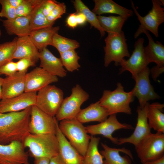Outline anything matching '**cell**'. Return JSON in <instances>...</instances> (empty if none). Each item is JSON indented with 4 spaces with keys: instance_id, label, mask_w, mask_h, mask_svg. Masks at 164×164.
Returning <instances> with one entry per match:
<instances>
[{
    "instance_id": "5b68a950",
    "label": "cell",
    "mask_w": 164,
    "mask_h": 164,
    "mask_svg": "<svg viewBox=\"0 0 164 164\" xmlns=\"http://www.w3.org/2000/svg\"><path fill=\"white\" fill-rule=\"evenodd\" d=\"M131 7L137 17L140 25L134 35L137 38L144 31H150L156 38L159 37V26L164 22V5L160 0H152V6L151 10L145 16H141L137 11L132 1H131Z\"/></svg>"
},
{
    "instance_id": "f6af8a7d",
    "label": "cell",
    "mask_w": 164,
    "mask_h": 164,
    "mask_svg": "<svg viewBox=\"0 0 164 164\" xmlns=\"http://www.w3.org/2000/svg\"><path fill=\"white\" fill-rule=\"evenodd\" d=\"M49 164H65V163L59 154L57 155L50 159Z\"/></svg>"
},
{
    "instance_id": "e575fe53",
    "label": "cell",
    "mask_w": 164,
    "mask_h": 164,
    "mask_svg": "<svg viewBox=\"0 0 164 164\" xmlns=\"http://www.w3.org/2000/svg\"><path fill=\"white\" fill-rule=\"evenodd\" d=\"M18 37L0 44V67L13 60Z\"/></svg>"
},
{
    "instance_id": "52a82bcc",
    "label": "cell",
    "mask_w": 164,
    "mask_h": 164,
    "mask_svg": "<svg viewBox=\"0 0 164 164\" xmlns=\"http://www.w3.org/2000/svg\"><path fill=\"white\" fill-rule=\"evenodd\" d=\"M135 148L142 164L161 158L164 156V133H151Z\"/></svg>"
},
{
    "instance_id": "d6986e66",
    "label": "cell",
    "mask_w": 164,
    "mask_h": 164,
    "mask_svg": "<svg viewBox=\"0 0 164 164\" xmlns=\"http://www.w3.org/2000/svg\"><path fill=\"white\" fill-rule=\"evenodd\" d=\"M39 67L50 74L60 77L66 76L67 71L60 58L55 56L47 48L39 51Z\"/></svg>"
},
{
    "instance_id": "681fc988",
    "label": "cell",
    "mask_w": 164,
    "mask_h": 164,
    "mask_svg": "<svg viewBox=\"0 0 164 164\" xmlns=\"http://www.w3.org/2000/svg\"><path fill=\"white\" fill-rule=\"evenodd\" d=\"M3 78L0 77V100L2 98V86Z\"/></svg>"
},
{
    "instance_id": "5bb4252c",
    "label": "cell",
    "mask_w": 164,
    "mask_h": 164,
    "mask_svg": "<svg viewBox=\"0 0 164 164\" xmlns=\"http://www.w3.org/2000/svg\"><path fill=\"white\" fill-rule=\"evenodd\" d=\"M148 102L143 107H138L136 111L138 114L137 122L133 133L129 137L118 138V145L130 143L136 147L144 138L150 134L151 129L148 123L147 113Z\"/></svg>"
},
{
    "instance_id": "ffe728a7",
    "label": "cell",
    "mask_w": 164,
    "mask_h": 164,
    "mask_svg": "<svg viewBox=\"0 0 164 164\" xmlns=\"http://www.w3.org/2000/svg\"><path fill=\"white\" fill-rule=\"evenodd\" d=\"M57 125L56 135L59 145V154L65 164H82L84 156L67 140Z\"/></svg>"
},
{
    "instance_id": "7dc6e473",
    "label": "cell",
    "mask_w": 164,
    "mask_h": 164,
    "mask_svg": "<svg viewBox=\"0 0 164 164\" xmlns=\"http://www.w3.org/2000/svg\"><path fill=\"white\" fill-rule=\"evenodd\" d=\"M8 3L13 7L16 9L23 1V0H7Z\"/></svg>"
},
{
    "instance_id": "484cf974",
    "label": "cell",
    "mask_w": 164,
    "mask_h": 164,
    "mask_svg": "<svg viewBox=\"0 0 164 164\" xmlns=\"http://www.w3.org/2000/svg\"><path fill=\"white\" fill-rule=\"evenodd\" d=\"M39 54L38 50L32 42L29 36L18 37L13 59L19 60L27 58L36 62L39 60Z\"/></svg>"
},
{
    "instance_id": "8d00e7d4",
    "label": "cell",
    "mask_w": 164,
    "mask_h": 164,
    "mask_svg": "<svg viewBox=\"0 0 164 164\" xmlns=\"http://www.w3.org/2000/svg\"><path fill=\"white\" fill-rule=\"evenodd\" d=\"M2 9L0 11V17L11 19L16 17V9L12 6L7 0H0Z\"/></svg>"
},
{
    "instance_id": "83f0119b",
    "label": "cell",
    "mask_w": 164,
    "mask_h": 164,
    "mask_svg": "<svg viewBox=\"0 0 164 164\" xmlns=\"http://www.w3.org/2000/svg\"><path fill=\"white\" fill-rule=\"evenodd\" d=\"M163 104L155 102L148 105L147 117L150 128L157 132L164 133Z\"/></svg>"
},
{
    "instance_id": "3957f363",
    "label": "cell",
    "mask_w": 164,
    "mask_h": 164,
    "mask_svg": "<svg viewBox=\"0 0 164 164\" xmlns=\"http://www.w3.org/2000/svg\"><path fill=\"white\" fill-rule=\"evenodd\" d=\"M114 91L105 90L99 101L100 105L107 110L109 115L122 113L130 114L132 110L130 104L134 101V96L131 91H125L124 87L120 83L117 84Z\"/></svg>"
},
{
    "instance_id": "603a6c76",
    "label": "cell",
    "mask_w": 164,
    "mask_h": 164,
    "mask_svg": "<svg viewBox=\"0 0 164 164\" xmlns=\"http://www.w3.org/2000/svg\"><path fill=\"white\" fill-rule=\"evenodd\" d=\"M30 18V16L16 17L11 19L0 20L8 34L21 37L29 36L31 32Z\"/></svg>"
},
{
    "instance_id": "f1b7e54d",
    "label": "cell",
    "mask_w": 164,
    "mask_h": 164,
    "mask_svg": "<svg viewBox=\"0 0 164 164\" xmlns=\"http://www.w3.org/2000/svg\"><path fill=\"white\" fill-rule=\"evenodd\" d=\"M97 18L102 28L108 33L122 31V26L128 18L120 15L105 16L99 15L97 16Z\"/></svg>"
},
{
    "instance_id": "7402d4cb",
    "label": "cell",
    "mask_w": 164,
    "mask_h": 164,
    "mask_svg": "<svg viewBox=\"0 0 164 164\" xmlns=\"http://www.w3.org/2000/svg\"><path fill=\"white\" fill-rule=\"evenodd\" d=\"M108 116L106 109L100 105L98 101L81 109L75 119L82 123L91 121L101 122L106 120Z\"/></svg>"
},
{
    "instance_id": "277c9868",
    "label": "cell",
    "mask_w": 164,
    "mask_h": 164,
    "mask_svg": "<svg viewBox=\"0 0 164 164\" xmlns=\"http://www.w3.org/2000/svg\"><path fill=\"white\" fill-rule=\"evenodd\" d=\"M59 127L71 145L82 156L85 155L90 141L85 126L76 119L60 121Z\"/></svg>"
},
{
    "instance_id": "44dd1931",
    "label": "cell",
    "mask_w": 164,
    "mask_h": 164,
    "mask_svg": "<svg viewBox=\"0 0 164 164\" xmlns=\"http://www.w3.org/2000/svg\"><path fill=\"white\" fill-rule=\"evenodd\" d=\"M103 149L100 152L103 158V164H131L133 157L131 151L125 147L111 148L101 143Z\"/></svg>"
},
{
    "instance_id": "d6a6232c",
    "label": "cell",
    "mask_w": 164,
    "mask_h": 164,
    "mask_svg": "<svg viewBox=\"0 0 164 164\" xmlns=\"http://www.w3.org/2000/svg\"><path fill=\"white\" fill-rule=\"evenodd\" d=\"M52 46L56 48L60 53L69 50H75L80 46V44L75 40L64 37L57 33L53 36Z\"/></svg>"
},
{
    "instance_id": "60d3db41",
    "label": "cell",
    "mask_w": 164,
    "mask_h": 164,
    "mask_svg": "<svg viewBox=\"0 0 164 164\" xmlns=\"http://www.w3.org/2000/svg\"><path fill=\"white\" fill-rule=\"evenodd\" d=\"M58 2L54 0H45L42 6V12L46 17L50 14Z\"/></svg>"
},
{
    "instance_id": "d590c367",
    "label": "cell",
    "mask_w": 164,
    "mask_h": 164,
    "mask_svg": "<svg viewBox=\"0 0 164 164\" xmlns=\"http://www.w3.org/2000/svg\"><path fill=\"white\" fill-rule=\"evenodd\" d=\"M44 0H23L16 9V17L30 16L36 9Z\"/></svg>"
},
{
    "instance_id": "f35d334b",
    "label": "cell",
    "mask_w": 164,
    "mask_h": 164,
    "mask_svg": "<svg viewBox=\"0 0 164 164\" xmlns=\"http://www.w3.org/2000/svg\"><path fill=\"white\" fill-rule=\"evenodd\" d=\"M36 63L35 62L29 58L19 59L16 62L17 71L20 73H26L28 69L30 67L34 66Z\"/></svg>"
},
{
    "instance_id": "4dcf8cb0",
    "label": "cell",
    "mask_w": 164,
    "mask_h": 164,
    "mask_svg": "<svg viewBox=\"0 0 164 164\" xmlns=\"http://www.w3.org/2000/svg\"><path fill=\"white\" fill-rule=\"evenodd\" d=\"M76 13H83L87 21L89 22L91 27H94L99 32L101 37L104 36L105 32L101 26L97 16L80 0H75L72 2Z\"/></svg>"
},
{
    "instance_id": "f546056e",
    "label": "cell",
    "mask_w": 164,
    "mask_h": 164,
    "mask_svg": "<svg viewBox=\"0 0 164 164\" xmlns=\"http://www.w3.org/2000/svg\"><path fill=\"white\" fill-rule=\"evenodd\" d=\"M100 138L91 135L82 164H103V157L98 149Z\"/></svg>"
},
{
    "instance_id": "7a4b0ae2",
    "label": "cell",
    "mask_w": 164,
    "mask_h": 164,
    "mask_svg": "<svg viewBox=\"0 0 164 164\" xmlns=\"http://www.w3.org/2000/svg\"><path fill=\"white\" fill-rule=\"evenodd\" d=\"M31 155L35 158L49 159L59 154V145L56 135L51 134L34 135L29 133L23 142Z\"/></svg>"
},
{
    "instance_id": "ee69618b",
    "label": "cell",
    "mask_w": 164,
    "mask_h": 164,
    "mask_svg": "<svg viewBox=\"0 0 164 164\" xmlns=\"http://www.w3.org/2000/svg\"><path fill=\"white\" fill-rule=\"evenodd\" d=\"M76 13V17L78 25H83L87 21L86 18L84 15L81 13Z\"/></svg>"
},
{
    "instance_id": "9a60e30c",
    "label": "cell",
    "mask_w": 164,
    "mask_h": 164,
    "mask_svg": "<svg viewBox=\"0 0 164 164\" xmlns=\"http://www.w3.org/2000/svg\"><path fill=\"white\" fill-rule=\"evenodd\" d=\"M0 164H30L23 143L14 141L7 145L0 144Z\"/></svg>"
},
{
    "instance_id": "1f68e13d",
    "label": "cell",
    "mask_w": 164,
    "mask_h": 164,
    "mask_svg": "<svg viewBox=\"0 0 164 164\" xmlns=\"http://www.w3.org/2000/svg\"><path fill=\"white\" fill-rule=\"evenodd\" d=\"M39 5L30 16L29 28L31 31L53 26L54 24L49 22L42 12V5L45 2Z\"/></svg>"
},
{
    "instance_id": "8992f818",
    "label": "cell",
    "mask_w": 164,
    "mask_h": 164,
    "mask_svg": "<svg viewBox=\"0 0 164 164\" xmlns=\"http://www.w3.org/2000/svg\"><path fill=\"white\" fill-rule=\"evenodd\" d=\"M126 40L123 31L119 33H108L104 39L105 46L104 47L105 67L112 61L114 62L115 65L118 66L125 57H130Z\"/></svg>"
},
{
    "instance_id": "cb8c5ba5",
    "label": "cell",
    "mask_w": 164,
    "mask_h": 164,
    "mask_svg": "<svg viewBox=\"0 0 164 164\" xmlns=\"http://www.w3.org/2000/svg\"><path fill=\"white\" fill-rule=\"evenodd\" d=\"M94 2L95 5L92 12L96 15L112 13L128 18L133 14L132 10L120 5L112 0H94Z\"/></svg>"
},
{
    "instance_id": "d4e9b609",
    "label": "cell",
    "mask_w": 164,
    "mask_h": 164,
    "mask_svg": "<svg viewBox=\"0 0 164 164\" xmlns=\"http://www.w3.org/2000/svg\"><path fill=\"white\" fill-rule=\"evenodd\" d=\"M143 33L147 36L149 40L147 46L144 47V52L148 63H155L156 66L164 67V46L157 41L154 42L148 31H144Z\"/></svg>"
},
{
    "instance_id": "ba28073f",
    "label": "cell",
    "mask_w": 164,
    "mask_h": 164,
    "mask_svg": "<svg viewBox=\"0 0 164 164\" xmlns=\"http://www.w3.org/2000/svg\"><path fill=\"white\" fill-rule=\"evenodd\" d=\"M88 94L79 84L71 90L69 97L63 99L55 117L58 121L75 119L82 104L89 98Z\"/></svg>"
},
{
    "instance_id": "b9f144b4",
    "label": "cell",
    "mask_w": 164,
    "mask_h": 164,
    "mask_svg": "<svg viewBox=\"0 0 164 164\" xmlns=\"http://www.w3.org/2000/svg\"><path fill=\"white\" fill-rule=\"evenodd\" d=\"M66 24L68 26L72 29L75 28L78 25L76 12L72 13L69 15L67 19Z\"/></svg>"
},
{
    "instance_id": "8fae6325",
    "label": "cell",
    "mask_w": 164,
    "mask_h": 164,
    "mask_svg": "<svg viewBox=\"0 0 164 164\" xmlns=\"http://www.w3.org/2000/svg\"><path fill=\"white\" fill-rule=\"evenodd\" d=\"M144 43L143 38H139L135 42L134 49L131 56L127 60L124 59L119 64L121 66L120 74L125 71H129L133 78L147 67L149 63L144 52Z\"/></svg>"
},
{
    "instance_id": "4316f807",
    "label": "cell",
    "mask_w": 164,
    "mask_h": 164,
    "mask_svg": "<svg viewBox=\"0 0 164 164\" xmlns=\"http://www.w3.org/2000/svg\"><path fill=\"white\" fill-rule=\"evenodd\" d=\"M59 29V26H50L32 31L29 36L36 47L40 51L48 45L52 46L53 36L58 33Z\"/></svg>"
},
{
    "instance_id": "c3c4849f",
    "label": "cell",
    "mask_w": 164,
    "mask_h": 164,
    "mask_svg": "<svg viewBox=\"0 0 164 164\" xmlns=\"http://www.w3.org/2000/svg\"><path fill=\"white\" fill-rule=\"evenodd\" d=\"M142 164H164V156L156 160L146 162Z\"/></svg>"
},
{
    "instance_id": "74e56055",
    "label": "cell",
    "mask_w": 164,
    "mask_h": 164,
    "mask_svg": "<svg viewBox=\"0 0 164 164\" xmlns=\"http://www.w3.org/2000/svg\"><path fill=\"white\" fill-rule=\"evenodd\" d=\"M66 12V6L64 3L58 2L46 19L50 23L54 24L55 21L61 17Z\"/></svg>"
},
{
    "instance_id": "4fadbf2b",
    "label": "cell",
    "mask_w": 164,
    "mask_h": 164,
    "mask_svg": "<svg viewBox=\"0 0 164 164\" xmlns=\"http://www.w3.org/2000/svg\"><path fill=\"white\" fill-rule=\"evenodd\" d=\"M105 121L99 124L85 126L87 132L91 135H101L109 139L113 143L118 144V138L113 136V132L120 129L132 130L134 129L131 124L121 123L116 117V114L109 115Z\"/></svg>"
},
{
    "instance_id": "9c48e42d",
    "label": "cell",
    "mask_w": 164,
    "mask_h": 164,
    "mask_svg": "<svg viewBox=\"0 0 164 164\" xmlns=\"http://www.w3.org/2000/svg\"><path fill=\"white\" fill-rule=\"evenodd\" d=\"M63 91L49 85L38 91L36 105L47 114L55 117L63 99Z\"/></svg>"
},
{
    "instance_id": "6da1fadb",
    "label": "cell",
    "mask_w": 164,
    "mask_h": 164,
    "mask_svg": "<svg viewBox=\"0 0 164 164\" xmlns=\"http://www.w3.org/2000/svg\"><path fill=\"white\" fill-rule=\"evenodd\" d=\"M31 107L18 112H0V144L7 145L14 141L23 142L29 133Z\"/></svg>"
},
{
    "instance_id": "f907efd6",
    "label": "cell",
    "mask_w": 164,
    "mask_h": 164,
    "mask_svg": "<svg viewBox=\"0 0 164 164\" xmlns=\"http://www.w3.org/2000/svg\"><path fill=\"white\" fill-rule=\"evenodd\" d=\"M1 34H2V32H1V30L0 29V38L1 36Z\"/></svg>"
},
{
    "instance_id": "ab89813d",
    "label": "cell",
    "mask_w": 164,
    "mask_h": 164,
    "mask_svg": "<svg viewBox=\"0 0 164 164\" xmlns=\"http://www.w3.org/2000/svg\"><path fill=\"white\" fill-rule=\"evenodd\" d=\"M17 72L16 62L10 61L0 67V74L10 76Z\"/></svg>"
},
{
    "instance_id": "7c38bea8",
    "label": "cell",
    "mask_w": 164,
    "mask_h": 164,
    "mask_svg": "<svg viewBox=\"0 0 164 164\" xmlns=\"http://www.w3.org/2000/svg\"><path fill=\"white\" fill-rule=\"evenodd\" d=\"M150 70L147 67L133 78L135 84L132 91L134 97L137 98L139 106L142 108L149 101L160 98L150 83Z\"/></svg>"
},
{
    "instance_id": "e0dca14e",
    "label": "cell",
    "mask_w": 164,
    "mask_h": 164,
    "mask_svg": "<svg viewBox=\"0 0 164 164\" xmlns=\"http://www.w3.org/2000/svg\"><path fill=\"white\" fill-rule=\"evenodd\" d=\"M36 92H24L11 98L2 99L0 101V112L19 111L36 105Z\"/></svg>"
},
{
    "instance_id": "30bf717a",
    "label": "cell",
    "mask_w": 164,
    "mask_h": 164,
    "mask_svg": "<svg viewBox=\"0 0 164 164\" xmlns=\"http://www.w3.org/2000/svg\"><path fill=\"white\" fill-rule=\"evenodd\" d=\"M58 121L39 109L36 105L31 107L29 124V133L34 135L56 134Z\"/></svg>"
},
{
    "instance_id": "bcb514c9",
    "label": "cell",
    "mask_w": 164,
    "mask_h": 164,
    "mask_svg": "<svg viewBox=\"0 0 164 164\" xmlns=\"http://www.w3.org/2000/svg\"><path fill=\"white\" fill-rule=\"evenodd\" d=\"M34 164H49L50 159L46 158H35Z\"/></svg>"
},
{
    "instance_id": "ac0fdd59",
    "label": "cell",
    "mask_w": 164,
    "mask_h": 164,
    "mask_svg": "<svg viewBox=\"0 0 164 164\" xmlns=\"http://www.w3.org/2000/svg\"><path fill=\"white\" fill-rule=\"evenodd\" d=\"M26 74L17 72L3 79L1 99L13 97L25 92Z\"/></svg>"
},
{
    "instance_id": "2e32d148",
    "label": "cell",
    "mask_w": 164,
    "mask_h": 164,
    "mask_svg": "<svg viewBox=\"0 0 164 164\" xmlns=\"http://www.w3.org/2000/svg\"><path fill=\"white\" fill-rule=\"evenodd\" d=\"M58 81L57 76L50 74L39 67H36L26 74L25 92L38 91Z\"/></svg>"
},
{
    "instance_id": "7bdbcfd3",
    "label": "cell",
    "mask_w": 164,
    "mask_h": 164,
    "mask_svg": "<svg viewBox=\"0 0 164 164\" xmlns=\"http://www.w3.org/2000/svg\"><path fill=\"white\" fill-rule=\"evenodd\" d=\"M150 70L153 79L155 80L160 74L163 72L164 67H159L156 66L153 67Z\"/></svg>"
},
{
    "instance_id": "836d02e7",
    "label": "cell",
    "mask_w": 164,
    "mask_h": 164,
    "mask_svg": "<svg viewBox=\"0 0 164 164\" xmlns=\"http://www.w3.org/2000/svg\"><path fill=\"white\" fill-rule=\"evenodd\" d=\"M62 64L70 72L78 70L80 67L78 63L80 57L75 50H71L60 53Z\"/></svg>"
}]
</instances>
